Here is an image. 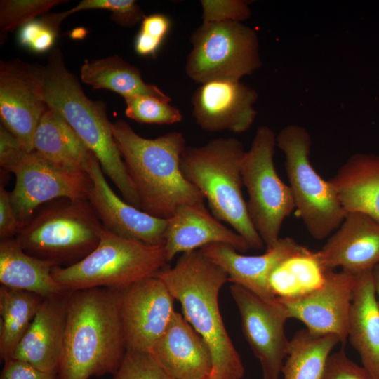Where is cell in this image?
<instances>
[{"label":"cell","mask_w":379,"mask_h":379,"mask_svg":"<svg viewBox=\"0 0 379 379\" xmlns=\"http://www.w3.org/2000/svg\"><path fill=\"white\" fill-rule=\"evenodd\" d=\"M34 152L56 168L87 174V166L93 154L69 125L49 107L36 128Z\"/></svg>","instance_id":"25"},{"label":"cell","mask_w":379,"mask_h":379,"mask_svg":"<svg viewBox=\"0 0 379 379\" xmlns=\"http://www.w3.org/2000/svg\"><path fill=\"white\" fill-rule=\"evenodd\" d=\"M126 350L118 291L93 288L69 292L58 379L114 374Z\"/></svg>","instance_id":"1"},{"label":"cell","mask_w":379,"mask_h":379,"mask_svg":"<svg viewBox=\"0 0 379 379\" xmlns=\"http://www.w3.org/2000/svg\"><path fill=\"white\" fill-rule=\"evenodd\" d=\"M91 9H103L111 12L112 19L121 27H131L141 22L145 16L134 0H83L70 10L62 12L64 18L74 13Z\"/></svg>","instance_id":"34"},{"label":"cell","mask_w":379,"mask_h":379,"mask_svg":"<svg viewBox=\"0 0 379 379\" xmlns=\"http://www.w3.org/2000/svg\"><path fill=\"white\" fill-rule=\"evenodd\" d=\"M276 136L269 126H259L241 162L243 185L248 194V214L267 249L278 241L284 220L295 209L290 187L281 180L275 168Z\"/></svg>","instance_id":"10"},{"label":"cell","mask_w":379,"mask_h":379,"mask_svg":"<svg viewBox=\"0 0 379 379\" xmlns=\"http://www.w3.org/2000/svg\"><path fill=\"white\" fill-rule=\"evenodd\" d=\"M63 20L61 13L35 18L19 28L18 41L34 53H45L53 46Z\"/></svg>","instance_id":"33"},{"label":"cell","mask_w":379,"mask_h":379,"mask_svg":"<svg viewBox=\"0 0 379 379\" xmlns=\"http://www.w3.org/2000/svg\"><path fill=\"white\" fill-rule=\"evenodd\" d=\"M156 275L180 302L185 319L208 345L212 379H241L245 369L218 305L220 290L228 281L226 272L197 249L182 253L173 267L166 265Z\"/></svg>","instance_id":"3"},{"label":"cell","mask_w":379,"mask_h":379,"mask_svg":"<svg viewBox=\"0 0 379 379\" xmlns=\"http://www.w3.org/2000/svg\"><path fill=\"white\" fill-rule=\"evenodd\" d=\"M258 98L254 88L240 81H210L201 84L194 93L192 115L205 131L244 133L254 122Z\"/></svg>","instance_id":"17"},{"label":"cell","mask_w":379,"mask_h":379,"mask_svg":"<svg viewBox=\"0 0 379 379\" xmlns=\"http://www.w3.org/2000/svg\"><path fill=\"white\" fill-rule=\"evenodd\" d=\"M44 66L20 59L0 62V117L26 152L34 151V137L47 109Z\"/></svg>","instance_id":"11"},{"label":"cell","mask_w":379,"mask_h":379,"mask_svg":"<svg viewBox=\"0 0 379 379\" xmlns=\"http://www.w3.org/2000/svg\"><path fill=\"white\" fill-rule=\"evenodd\" d=\"M102 227L87 199H60L35 211L14 238L27 254L68 267L95 249Z\"/></svg>","instance_id":"6"},{"label":"cell","mask_w":379,"mask_h":379,"mask_svg":"<svg viewBox=\"0 0 379 379\" xmlns=\"http://www.w3.org/2000/svg\"><path fill=\"white\" fill-rule=\"evenodd\" d=\"M358 275L343 270L328 271L318 287L298 296L278 298L289 319L299 320L313 333L335 335L344 345Z\"/></svg>","instance_id":"14"},{"label":"cell","mask_w":379,"mask_h":379,"mask_svg":"<svg viewBox=\"0 0 379 379\" xmlns=\"http://www.w3.org/2000/svg\"><path fill=\"white\" fill-rule=\"evenodd\" d=\"M15 175L12 203L21 225L42 204L60 199H86L92 182L87 173L56 168L34 151L26 152L13 168Z\"/></svg>","instance_id":"15"},{"label":"cell","mask_w":379,"mask_h":379,"mask_svg":"<svg viewBox=\"0 0 379 379\" xmlns=\"http://www.w3.org/2000/svg\"><path fill=\"white\" fill-rule=\"evenodd\" d=\"M168 262L164 245L128 239L103 227L91 253L73 265L53 267L52 275L67 292L93 288L121 290L156 275Z\"/></svg>","instance_id":"7"},{"label":"cell","mask_w":379,"mask_h":379,"mask_svg":"<svg viewBox=\"0 0 379 379\" xmlns=\"http://www.w3.org/2000/svg\"><path fill=\"white\" fill-rule=\"evenodd\" d=\"M114 379H173L149 352L126 350Z\"/></svg>","instance_id":"36"},{"label":"cell","mask_w":379,"mask_h":379,"mask_svg":"<svg viewBox=\"0 0 379 379\" xmlns=\"http://www.w3.org/2000/svg\"><path fill=\"white\" fill-rule=\"evenodd\" d=\"M327 272L319 251L305 247L286 259L273 271L270 286L277 298L298 296L321 284Z\"/></svg>","instance_id":"30"},{"label":"cell","mask_w":379,"mask_h":379,"mask_svg":"<svg viewBox=\"0 0 379 379\" xmlns=\"http://www.w3.org/2000/svg\"><path fill=\"white\" fill-rule=\"evenodd\" d=\"M168 262L176 254L200 249L213 243H223L238 252L251 248L246 240L210 213L204 203L180 207L168 219L164 232Z\"/></svg>","instance_id":"21"},{"label":"cell","mask_w":379,"mask_h":379,"mask_svg":"<svg viewBox=\"0 0 379 379\" xmlns=\"http://www.w3.org/2000/svg\"><path fill=\"white\" fill-rule=\"evenodd\" d=\"M44 299L33 293L1 285L0 357L3 361L12 358Z\"/></svg>","instance_id":"28"},{"label":"cell","mask_w":379,"mask_h":379,"mask_svg":"<svg viewBox=\"0 0 379 379\" xmlns=\"http://www.w3.org/2000/svg\"><path fill=\"white\" fill-rule=\"evenodd\" d=\"M340 339L335 335H319L307 328L297 331L289 340L284 379H320L332 350Z\"/></svg>","instance_id":"29"},{"label":"cell","mask_w":379,"mask_h":379,"mask_svg":"<svg viewBox=\"0 0 379 379\" xmlns=\"http://www.w3.org/2000/svg\"><path fill=\"white\" fill-rule=\"evenodd\" d=\"M65 0H1L0 1L1 36L20 27Z\"/></svg>","instance_id":"32"},{"label":"cell","mask_w":379,"mask_h":379,"mask_svg":"<svg viewBox=\"0 0 379 379\" xmlns=\"http://www.w3.org/2000/svg\"><path fill=\"white\" fill-rule=\"evenodd\" d=\"M69 293L44 299L11 359L57 374L62 352Z\"/></svg>","instance_id":"22"},{"label":"cell","mask_w":379,"mask_h":379,"mask_svg":"<svg viewBox=\"0 0 379 379\" xmlns=\"http://www.w3.org/2000/svg\"><path fill=\"white\" fill-rule=\"evenodd\" d=\"M126 116L140 124H173L180 122L182 115L169 102L152 96L133 95L124 98Z\"/></svg>","instance_id":"31"},{"label":"cell","mask_w":379,"mask_h":379,"mask_svg":"<svg viewBox=\"0 0 379 379\" xmlns=\"http://www.w3.org/2000/svg\"><path fill=\"white\" fill-rule=\"evenodd\" d=\"M86 172L92 182L86 199L104 227L120 237L145 244L164 245L167 219L152 216L120 199L109 185L93 154Z\"/></svg>","instance_id":"16"},{"label":"cell","mask_w":379,"mask_h":379,"mask_svg":"<svg viewBox=\"0 0 379 379\" xmlns=\"http://www.w3.org/2000/svg\"><path fill=\"white\" fill-rule=\"evenodd\" d=\"M246 340L262 368L263 379H279L289 340L284 325L289 319L278 298L265 299L237 284L230 286Z\"/></svg>","instance_id":"12"},{"label":"cell","mask_w":379,"mask_h":379,"mask_svg":"<svg viewBox=\"0 0 379 379\" xmlns=\"http://www.w3.org/2000/svg\"><path fill=\"white\" fill-rule=\"evenodd\" d=\"M44 98L47 107L69 125L97 158L103 173L116 185L124 200L140 209L138 195L114 141L105 105L85 95L58 48L51 51L44 66Z\"/></svg>","instance_id":"4"},{"label":"cell","mask_w":379,"mask_h":379,"mask_svg":"<svg viewBox=\"0 0 379 379\" xmlns=\"http://www.w3.org/2000/svg\"><path fill=\"white\" fill-rule=\"evenodd\" d=\"M276 141L284 154L288 186L298 216L312 238H328L340 226L346 212L332 183L311 164L310 133L303 126L290 124L279 132Z\"/></svg>","instance_id":"8"},{"label":"cell","mask_w":379,"mask_h":379,"mask_svg":"<svg viewBox=\"0 0 379 379\" xmlns=\"http://www.w3.org/2000/svg\"><path fill=\"white\" fill-rule=\"evenodd\" d=\"M0 379H58L56 373L40 371L30 364L16 360L4 361Z\"/></svg>","instance_id":"41"},{"label":"cell","mask_w":379,"mask_h":379,"mask_svg":"<svg viewBox=\"0 0 379 379\" xmlns=\"http://www.w3.org/2000/svg\"><path fill=\"white\" fill-rule=\"evenodd\" d=\"M320 379H375L346 355L344 349L331 353Z\"/></svg>","instance_id":"38"},{"label":"cell","mask_w":379,"mask_h":379,"mask_svg":"<svg viewBox=\"0 0 379 379\" xmlns=\"http://www.w3.org/2000/svg\"><path fill=\"white\" fill-rule=\"evenodd\" d=\"M53 263L24 251L15 238L0 241L1 285L37 294L43 298L63 295L65 291L53 277Z\"/></svg>","instance_id":"26"},{"label":"cell","mask_w":379,"mask_h":379,"mask_svg":"<svg viewBox=\"0 0 379 379\" xmlns=\"http://www.w3.org/2000/svg\"><path fill=\"white\" fill-rule=\"evenodd\" d=\"M348 338L362 366L379 379V304L373 270L358 275L350 312Z\"/></svg>","instance_id":"23"},{"label":"cell","mask_w":379,"mask_h":379,"mask_svg":"<svg viewBox=\"0 0 379 379\" xmlns=\"http://www.w3.org/2000/svg\"><path fill=\"white\" fill-rule=\"evenodd\" d=\"M171 20L164 13L145 15L134 41L135 52L142 56H154L168 34Z\"/></svg>","instance_id":"35"},{"label":"cell","mask_w":379,"mask_h":379,"mask_svg":"<svg viewBox=\"0 0 379 379\" xmlns=\"http://www.w3.org/2000/svg\"><path fill=\"white\" fill-rule=\"evenodd\" d=\"M204 23L238 22L251 15V1L246 0H201Z\"/></svg>","instance_id":"37"},{"label":"cell","mask_w":379,"mask_h":379,"mask_svg":"<svg viewBox=\"0 0 379 379\" xmlns=\"http://www.w3.org/2000/svg\"><path fill=\"white\" fill-rule=\"evenodd\" d=\"M329 180L346 213H363L379 222V154L352 155Z\"/></svg>","instance_id":"24"},{"label":"cell","mask_w":379,"mask_h":379,"mask_svg":"<svg viewBox=\"0 0 379 379\" xmlns=\"http://www.w3.org/2000/svg\"><path fill=\"white\" fill-rule=\"evenodd\" d=\"M234 138H219L201 147H186L180 159L184 177L207 199L212 214L228 223L253 249L264 242L248 214L243 193L241 162L245 153Z\"/></svg>","instance_id":"5"},{"label":"cell","mask_w":379,"mask_h":379,"mask_svg":"<svg viewBox=\"0 0 379 379\" xmlns=\"http://www.w3.org/2000/svg\"><path fill=\"white\" fill-rule=\"evenodd\" d=\"M111 129L142 211L168 219L182 206L204 203L202 193L184 177L180 168L186 147L181 132L145 138L123 119L112 123Z\"/></svg>","instance_id":"2"},{"label":"cell","mask_w":379,"mask_h":379,"mask_svg":"<svg viewBox=\"0 0 379 379\" xmlns=\"http://www.w3.org/2000/svg\"><path fill=\"white\" fill-rule=\"evenodd\" d=\"M117 291L127 350L149 352L171 321L175 298L157 275Z\"/></svg>","instance_id":"13"},{"label":"cell","mask_w":379,"mask_h":379,"mask_svg":"<svg viewBox=\"0 0 379 379\" xmlns=\"http://www.w3.org/2000/svg\"><path fill=\"white\" fill-rule=\"evenodd\" d=\"M82 81L95 89H107L124 98L148 95L171 102L157 86L146 83L139 69L117 55L97 60H85L81 66Z\"/></svg>","instance_id":"27"},{"label":"cell","mask_w":379,"mask_h":379,"mask_svg":"<svg viewBox=\"0 0 379 379\" xmlns=\"http://www.w3.org/2000/svg\"><path fill=\"white\" fill-rule=\"evenodd\" d=\"M190 42L185 72L196 83L240 81L262 66L258 34L242 22H202Z\"/></svg>","instance_id":"9"},{"label":"cell","mask_w":379,"mask_h":379,"mask_svg":"<svg viewBox=\"0 0 379 379\" xmlns=\"http://www.w3.org/2000/svg\"><path fill=\"white\" fill-rule=\"evenodd\" d=\"M25 151L17 139L1 124L0 126V166L11 173L13 168L21 161Z\"/></svg>","instance_id":"40"},{"label":"cell","mask_w":379,"mask_h":379,"mask_svg":"<svg viewBox=\"0 0 379 379\" xmlns=\"http://www.w3.org/2000/svg\"><path fill=\"white\" fill-rule=\"evenodd\" d=\"M305 248L291 237H280L272 248L259 255H242L223 243L209 244L200 250L226 272L229 281L261 298L272 300L277 297L270 286L272 273L283 261Z\"/></svg>","instance_id":"19"},{"label":"cell","mask_w":379,"mask_h":379,"mask_svg":"<svg viewBox=\"0 0 379 379\" xmlns=\"http://www.w3.org/2000/svg\"><path fill=\"white\" fill-rule=\"evenodd\" d=\"M22 225L18 220L12 203L11 192L1 182L0 187V238H14Z\"/></svg>","instance_id":"39"},{"label":"cell","mask_w":379,"mask_h":379,"mask_svg":"<svg viewBox=\"0 0 379 379\" xmlns=\"http://www.w3.org/2000/svg\"><path fill=\"white\" fill-rule=\"evenodd\" d=\"M149 353L173 379H212L210 347L179 312L175 311Z\"/></svg>","instance_id":"20"},{"label":"cell","mask_w":379,"mask_h":379,"mask_svg":"<svg viewBox=\"0 0 379 379\" xmlns=\"http://www.w3.org/2000/svg\"><path fill=\"white\" fill-rule=\"evenodd\" d=\"M375 291L379 304V264L377 265L373 270Z\"/></svg>","instance_id":"42"},{"label":"cell","mask_w":379,"mask_h":379,"mask_svg":"<svg viewBox=\"0 0 379 379\" xmlns=\"http://www.w3.org/2000/svg\"><path fill=\"white\" fill-rule=\"evenodd\" d=\"M324 268L354 274L379 264V222L360 212H349L318 251Z\"/></svg>","instance_id":"18"}]
</instances>
